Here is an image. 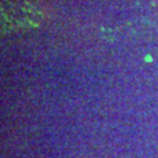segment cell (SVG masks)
Here are the masks:
<instances>
[{
	"label": "cell",
	"instance_id": "obj_1",
	"mask_svg": "<svg viewBox=\"0 0 158 158\" xmlns=\"http://www.w3.org/2000/svg\"><path fill=\"white\" fill-rule=\"evenodd\" d=\"M41 0H2L4 31H19L34 27L40 19Z\"/></svg>",
	"mask_w": 158,
	"mask_h": 158
}]
</instances>
